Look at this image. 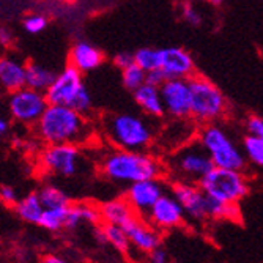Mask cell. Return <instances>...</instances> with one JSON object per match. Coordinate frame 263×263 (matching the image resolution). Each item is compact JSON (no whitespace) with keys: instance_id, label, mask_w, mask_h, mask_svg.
I'll use <instances>...</instances> for the list:
<instances>
[{"instance_id":"cell-1","label":"cell","mask_w":263,"mask_h":263,"mask_svg":"<svg viewBox=\"0 0 263 263\" xmlns=\"http://www.w3.org/2000/svg\"><path fill=\"white\" fill-rule=\"evenodd\" d=\"M35 133L44 143H82L90 136L85 115L65 104H47L36 120Z\"/></svg>"},{"instance_id":"cell-2","label":"cell","mask_w":263,"mask_h":263,"mask_svg":"<svg viewBox=\"0 0 263 263\" xmlns=\"http://www.w3.org/2000/svg\"><path fill=\"white\" fill-rule=\"evenodd\" d=\"M101 172L110 181L131 184L140 180L162 177L164 164L147 150L117 148L104 156Z\"/></svg>"},{"instance_id":"cell-3","label":"cell","mask_w":263,"mask_h":263,"mask_svg":"<svg viewBox=\"0 0 263 263\" xmlns=\"http://www.w3.org/2000/svg\"><path fill=\"white\" fill-rule=\"evenodd\" d=\"M197 140L206 150L214 167L246 172L248 161L241 147L218 122L202 125L197 134Z\"/></svg>"},{"instance_id":"cell-4","label":"cell","mask_w":263,"mask_h":263,"mask_svg":"<svg viewBox=\"0 0 263 263\" xmlns=\"http://www.w3.org/2000/svg\"><path fill=\"white\" fill-rule=\"evenodd\" d=\"M211 167L213 162L206 150L197 139H194L172 150L164 164V174H167L171 181L199 183Z\"/></svg>"},{"instance_id":"cell-5","label":"cell","mask_w":263,"mask_h":263,"mask_svg":"<svg viewBox=\"0 0 263 263\" xmlns=\"http://www.w3.org/2000/svg\"><path fill=\"white\" fill-rule=\"evenodd\" d=\"M109 140L122 150H147L155 140V129L143 117L136 114H117L104 123Z\"/></svg>"},{"instance_id":"cell-6","label":"cell","mask_w":263,"mask_h":263,"mask_svg":"<svg viewBox=\"0 0 263 263\" xmlns=\"http://www.w3.org/2000/svg\"><path fill=\"white\" fill-rule=\"evenodd\" d=\"M191 91V115L189 118L199 125L219 122L227 114V100L224 93L203 76L193 74L187 78Z\"/></svg>"},{"instance_id":"cell-7","label":"cell","mask_w":263,"mask_h":263,"mask_svg":"<svg viewBox=\"0 0 263 263\" xmlns=\"http://www.w3.org/2000/svg\"><path fill=\"white\" fill-rule=\"evenodd\" d=\"M202 191L219 202L238 203L249 194V178L243 171H232L224 167H211L199 180Z\"/></svg>"},{"instance_id":"cell-8","label":"cell","mask_w":263,"mask_h":263,"mask_svg":"<svg viewBox=\"0 0 263 263\" xmlns=\"http://www.w3.org/2000/svg\"><path fill=\"white\" fill-rule=\"evenodd\" d=\"M84 155L78 143H49L40 153L41 169L63 178H71L81 174Z\"/></svg>"},{"instance_id":"cell-9","label":"cell","mask_w":263,"mask_h":263,"mask_svg":"<svg viewBox=\"0 0 263 263\" xmlns=\"http://www.w3.org/2000/svg\"><path fill=\"white\" fill-rule=\"evenodd\" d=\"M47 106V100L44 91H38L29 87H21L11 93H8L7 110L8 117L16 123L33 126L41 117Z\"/></svg>"},{"instance_id":"cell-10","label":"cell","mask_w":263,"mask_h":263,"mask_svg":"<svg viewBox=\"0 0 263 263\" xmlns=\"http://www.w3.org/2000/svg\"><path fill=\"white\" fill-rule=\"evenodd\" d=\"M172 196L178 200L184 211V218L193 222H203L208 219L210 196H206L199 183L191 181H172Z\"/></svg>"},{"instance_id":"cell-11","label":"cell","mask_w":263,"mask_h":263,"mask_svg":"<svg viewBox=\"0 0 263 263\" xmlns=\"http://www.w3.org/2000/svg\"><path fill=\"white\" fill-rule=\"evenodd\" d=\"M164 114L172 118H189L191 91L187 79H165L159 85Z\"/></svg>"},{"instance_id":"cell-12","label":"cell","mask_w":263,"mask_h":263,"mask_svg":"<svg viewBox=\"0 0 263 263\" xmlns=\"http://www.w3.org/2000/svg\"><path fill=\"white\" fill-rule=\"evenodd\" d=\"M167 193V184L162 177L159 178H147L128 184L125 199L134 210L137 216L143 218L147 211L152 208V205L164 194Z\"/></svg>"},{"instance_id":"cell-13","label":"cell","mask_w":263,"mask_h":263,"mask_svg":"<svg viewBox=\"0 0 263 263\" xmlns=\"http://www.w3.org/2000/svg\"><path fill=\"white\" fill-rule=\"evenodd\" d=\"M145 221L152 224L156 230L165 232L174 230L184 222V211L172 193H164L147 211Z\"/></svg>"},{"instance_id":"cell-14","label":"cell","mask_w":263,"mask_h":263,"mask_svg":"<svg viewBox=\"0 0 263 263\" xmlns=\"http://www.w3.org/2000/svg\"><path fill=\"white\" fill-rule=\"evenodd\" d=\"M84 85V74L73 65L65 66L60 73H55L52 82L44 90L47 104L68 106L76 91Z\"/></svg>"},{"instance_id":"cell-15","label":"cell","mask_w":263,"mask_h":263,"mask_svg":"<svg viewBox=\"0 0 263 263\" xmlns=\"http://www.w3.org/2000/svg\"><path fill=\"white\" fill-rule=\"evenodd\" d=\"M158 68L164 73L165 79H187L194 74L196 63L186 49L171 46L158 49Z\"/></svg>"},{"instance_id":"cell-16","label":"cell","mask_w":263,"mask_h":263,"mask_svg":"<svg viewBox=\"0 0 263 263\" xmlns=\"http://www.w3.org/2000/svg\"><path fill=\"white\" fill-rule=\"evenodd\" d=\"M122 227L128 235L131 249H136L139 254L147 255L155 248L161 246V232L140 216H134Z\"/></svg>"},{"instance_id":"cell-17","label":"cell","mask_w":263,"mask_h":263,"mask_svg":"<svg viewBox=\"0 0 263 263\" xmlns=\"http://www.w3.org/2000/svg\"><path fill=\"white\" fill-rule=\"evenodd\" d=\"M104 63V54L90 41H76L69 51V65L78 68L82 74L91 73Z\"/></svg>"},{"instance_id":"cell-18","label":"cell","mask_w":263,"mask_h":263,"mask_svg":"<svg viewBox=\"0 0 263 263\" xmlns=\"http://www.w3.org/2000/svg\"><path fill=\"white\" fill-rule=\"evenodd\" d=\"M26 85V63L14 57H0V88L11 93Z\"/></svg>"},{"instance_id":"cell-19","label":"cell","mask_w":263,"mask_h":263,"mask_svg":"<svg viewBox=\"0 0 263 263\" xmlns=\"http://www.w3.org/2000/svg\"><path fill=\"white\" fill-rule=\"evenodd\" d=\"M133 97H134L136 104L140 107V110L145 115H148L152 118H161L165 115L159 87L145 82L133 91Z\"/></svg>"},{"instance_id":"cell-20","label":"cell","mask_w":263,"mask_h":263,"mask_svg":"<svg viewBox=\"0 0 263 263\" xmlns=\"http://www.w3.org/2000/svg\"><path fill=\"white\" fill-rule=\"evenodd\" d=\"M100 213H101V222L117 224V226H125L134 216H137L125 197L104 202L100 206Z\"/></svg>"},{"instance_id":"cell-21","label":"cell","mask_w":263,"mask_h":263,"mask_svg":"<svg viewBox=\"0 0 263 263\" xmlns=\"http://www.w3.org/2000/svg\"><path fill=\"white\" fill-rule=\"evenodd\" d=\"M55 76V71L41 63L30 62L26 65V87L44 91Z\"/></svg>"},{"instance_id":"cell-22","label":"cell","mask_w":263,"mask_h":263,"mask_svg":"<svg viewBox=\"0 0 263 263\" xmlns=\"http://www.w3.org/2000/svg\"><path fill=\"white\" fill-rule=\"evenodd\" d=\"M100 232H101V236H103V241L107 243L109 246H112L118 254L128 255L131 252V245H129V240H128V235H126V232H125V229L122 226L103 222Z\"/></svg>"},{"instance_id":"cell-23","label":"cell","mask_w":263,"mask_h":263,"mask_svg":"<svg viewBox=\"0 0 263 263\" xmlns=\"http://www.w3.org/2000/svg\"><path fill=\"white\" fill-rule=\"evenodd\" d=\"M14 210H16V214L24 222L38 224V219L41 216L44 206H43L38 194L36 193H30L26 197L17 199V202L14 203Z\"/></svg>"},{"instance_id":"cell-24","label":"cell","mask_w":263,"mask_h":263,"mask_svg":"<svg viewBox=\"0 0 263 263\" xmlns=\"http://www.w3.org/2000/svg\"><path fill=\"white\" fill-rule=\"evenodd\" d=\"M66 213H68V205L44 208L36 226L43 227L47 232H60L62 229H65Z\"/></svg>"},{"instance_id":"cell-25","label":"cell","mask_w":263,"mask_h":263,"mask_svg":"<svg viewBox=\"0 0 263 263\" xmlns=\"http://www.w3.org/2000/svg\"><path fill=\"white\" fill-rule=\"evenodd\" d=\"M38 197L43 203L44 208H52V206H65V205H69L71 200L68 197V194L65 191L54 184V183H46L40 187L38 191Z\"/></svg>"},{"instance_id":"cell-26","label":"cell","mask_w":263,"mask_h":263,"mask_svg":"<svg viewBox=\"0 0 263 263\" xmlns=\"http://www.w3.org/2000/svg\"><path fill=\"white\" fill-rule=\"evenodd\" d=\"M241 150L248 164H254L255 167L263 165V136H252L246 134L243 139Z\"/></svg>"},{"instance_id":"cell-27","label":"cell","mask_w":263,"mask_h":263,"mask_svg":"<svg viewBox=\"0 0 263 263\" xmlns=\"http://www.w3.org/2000/svg\"><path fill=\"white\" fill-rule=\"evenodd\" d=\"M145 73L147 71H143L136 63H131L129 66L123 68L122 69V82H123L125 88L129 91H134L137 87L145 84Z\"/></svg>"},{"instance_id":"cell-28","label":"cell","mask_w":263,"mask_h":263,"mask_svg":"<svg viewBox=\"0 0 263 263\" xmlns=\"http://www.w3.org/2000/svg\"><path fill=\"white\" fill-rule=\"evenodd\" d=\"M134 63L143 71H150L158 68V49L155 47H140L133 54Z\"/></svg>"},{"instance_id":"cell-29","label":"cell","mask_w":263,"mask_h":263,"mask_svg":"<svg viewBox=\"0 0 263 263\" xmlns=\"http://www.w3.org/2000/svg\"><path fill=\"white\" fill-rule=\"evenodd\" d=\"M69 107H73L74 110H78L82 115H88L91 107H93V98H91V93L88 91V88L85 87V84L76 91V95L73 97V100L69 101L68 104Z\"/></svg>"},{"instance_id":"cell-30","label":"cell","mask_w":263,"mask_h":263,"mask_svg":"<svg viewBox=\"0 0 263 263\" xmlns=\"http://www.w3.org/2000/svg\"><path fill=\"white\" fill-rule=\"evenodd\" d=\"M81 224H88V226H98L101 224V213L100 206L93 203H76Z\"/></svg>"},{"instance_id":"cell-31","label":"cell","mask_w":263,"mask_h":263,"mask_svg":"<svg viewBox=\"0 0 263 263\" xmlns=\"http://www.w3.org/2000/svg\"><path fill=\"white\" fill-rule=\"evenodd\" d=\"M22 27H24V30H26L27 33H30V35H38L43 30H46V27H47V17L44 14H40V13H32V14H29L26 19H24Z\"/></svg>"},{"instance_id":"cell-32","label":"cell","mask_w":263,"mask_h":263,"mask_svg":"<svg viewBox=\"0 0 263 263\" xmlns=\"http://www.w3.org/2000/svg\"><path fill=\"white\" fill-rule=\"evenodd\" d=\"M181 16L187 24H191V26H194V27H199L202 24V14L197 11V8L194 5H191V4L181 5Z\"/></svg>"},{"instance_id":"cell-33","label":"cell","mask_w":263,"mask_h":263,"mask_svg":"<svg viewBox=\"0 0 263 263\" xmlns=\"http://www.w3.org/2000/svg\"><path fill=\"white\" fill-rule=\"evenodd\" d=\"M245 129L252 136H263V118L260 115H249L245 122Z\"/></svg>"},{"instance_id":"cell-34","label":"cell","mask_w":263,"mask_h":263,"mask_svg":"<svg viewBox=\"0 0 263 263\" xmlns=\"http://www.w3.org/2000/svg\"><path fill=\"white\" fill-rule=\"evenodd\" d=\"M17 199H19V194H17L16 187H13L10 184H2V186H0V200H2L5 205L14 206Z\"/></svg>"},{"instance_id":"cell-35","label":"cell","mask_w":263,"mask_h":263,"mask_svg":"<svg viewBox=\"0 0 263 263\" xmlns=\"http://www.w3.org/2000/svg\"><path fill=\"white\" fill-rule=\"evenodd\" d=\"M164 81H165V76H164V73H162L159 68L150 69V71H147V73H145V82L147 84H152V85L159 87Z\"/></svg>"},{"instance_id":"cell-36","label":"cell","mask_w":263,"mask_h":263,"mask_svg":"<svg viewBox=\"0 0 263 263\" xmlns=\"http://www.w3.org/2000/svg\"><path fill=\"white\" fill-rule=\"evenodd\" d=\"M131 63H134V59H133V54L131 52H120L114 57V65L118 68V69H123L126 66H129Z\"/></svg>"},{"instance_id":"cell-37","label":"cell","mask_w":263,"mask_h":263,"mask_svg":"<svg viewBox=\"0 0 263 263\" xmlns=\"http://www.w3.org/2000/svg\"><path fill=\"white\" fill-rule=\"evenodd\" d=\"M147 255H148V260H150L152 263H165L167 260H169V254H167L161 246L155 248V249H153L152 252H148Z\"/></svg>"},{"instance_id":"cell-38","label":"cell","mask_w":263,"mask_h":263,"mask_svg":"<svg viewBox=\"0 0 263 263\" xmlns=\"http://www.w3.org/2000/svg\"><path fill=\"white\" fill-rule=\"evenodd\" d=\"M13 40L14 35L8 27H0V46H10Z\"/></svg>"},{"instance_id":"cell-39","label":"cell","mask_w":263,"mask_h":263,"mask_svg":"<svg viewBox=\"0 0 263 263\" xmlns=\"http://www.w3.org/2000/svg\"><path fill=\"white\" fill-rule=\"evenodd\" d=\"M10 133V118L0 112V139H4Z\"/></svg>"},{"instance_id":"cell-40","label":"cell","mask_w":263,"mask_h":263,"mask_svg":"<svg viewBox=\"0 0 263 263\" xmlns=\"http://www.w3.org/2000/svg\"><path fill=\"white\" fill-rule=\"evenodd\" d=\"M46 263H65V258L62 257H55V255H49V257H46L44 258Z\"/></svg>"},{"instance_id":"cell-41","label":"cell","mask_w":263,"mask_h":263,"mask_svg":"<svg viewBox=\"0 0 263 263\" xmlns=\"http://www.w3.org/2000/svg\"><path fill=\"white\" fill-rule=\"evenodd\" d=\"M210 2H211L213 5H221V4L224 2V0H210Z\"/></svg>"}]
</instances>
